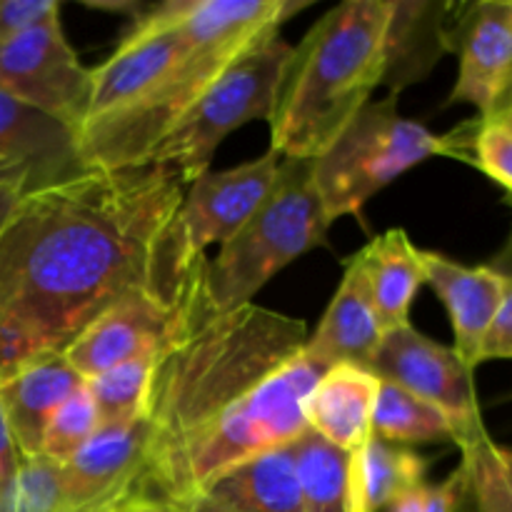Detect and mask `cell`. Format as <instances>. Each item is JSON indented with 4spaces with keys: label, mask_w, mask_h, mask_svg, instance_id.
<instances>
[{
    "label": "cell",
    "mask_w": 512,
    "mask_h": 512,
    "mask_svg": "<svg viewBox=\"0 0 512 512\" xmlns=\"http://www.w3.org/2000/svg\"><path fill=\"white\" fill-rule=\"evenodd\" d=\"M280 155L268 150L228 170H205L185 188L178 225L180 243L190 258H203L210 245H225L255 213L273 190Z\"/></svg>",
    "instance_id": "obj_12"
},
{
    "label": "cell",
    "mask_w": 512,
    "mask_h": 512,
    "mask_svg": "<svg viewBox=\"0 0 512 512\" xmlns=\"http://www.w3.org/2000/svg\"><path fill=\"white\" fill-rule=\"evenodd\" d=\"M303 320L250 303L205 308L160 355L138 495L188 508L235 465L293 443L330 365L305 353Z\"/></svg>",
    "instance_id": "obj_2"
},
{
    "label": "cell",
    "mask_w": 512,
    "mask_h": 512,
    "mask_svg": "<svg viewBox=\"0 0 512 512\" xmlns=\"http://www.w3.org/2000/svg\"><path fill=\"white\" fill-rule=\"evenodd\" d=\"M303 512H348L350 453L335 448L313 430L290 443Z\"/></svg>",
    "instance_id": "obj_24"
},
{
    "label": "cell",
    "mask_w": 512,
    "mask_h": 512,
    "mask_svg": "<svg viewBox=\"0 0 512 512\" xmlns=\"http://www.w3.org/2000/svg\"><path fill=\"white\" fill-rule=\"evenodd\" d=\"M83 170L68 125L0 90V183H18L30 195Z\"/></svg>",
    "instance_id": "obj_14"
},
{
    "label": "cell",
    "mask_w": 512,
    "mask_h": 512,
    "mask_svg": "<svg viewBox=\"0 0 512 512\" xmlns=\"http://www.w3.org/2000/svg\"><path fill=\"white\" fill-rule=\"evenodd\" d=\"M208 258L185 273L123 295L75 335L65 360L85 380L135 358L163 355L208 305Z\"/></svg>",
    "instance_id": "obj_8"
},
{
    "label": "cell",
    "mask_w": 512,
    "mask_h": 512,
    "mask_svg": "<svg viewBox=\"0 0 512 512\" xmlns=\"http://www.w3.org/2000/svg\"><path fill=\"white\" fill-rule=\"evenodd\" d=\"M290 0H188L180 18L183 55L130 113L78 140L85 170L140 168L160 140L243 50L298 13Z\"/></svg>",
    "instance_id": "obj_4"
},
{
    "label": "cell",
    "mask_w": 512,
    "mask_h": 512,
    "mask_svg": "<svg viewBox=\"0 0 512 512\" xmlns=\"http://www.w3.org/2000/svg\"><path fill=\"white\" fill-rule=\"evenodd\" d=\"M148 440V418L98 428L73 458L60 463L65 510L110 512L138 495Z\"/></svg>",
    "instance_id": "obj_13"
},
{
    "label": "cell",
    "mask_w": 512,
    "mask_h": 512,
    "mask_svg": "<svg viewBox=\"0 0 512 512\" xmlns=\"http://www.w3.org/2000/svg\"><path fill=\"white\" fill-rule=\"evenodd\" d=\"M512 358V275H505V293L500 303L498 315L488 330V338L483 343V363L485 360H510Z\"/></svg>",
    "instance_id": "obj_32"
},
{
    "label": "cell",
    "mask_w": 512,
    "mask_h": 512,
    "mask_svg": "<svg viewBox=\"0 0 512 512\" xmlns=\"http://www.w3.org/2000/svg\"><path fill=\"white\" fill-rule=\"evenodd\" d=\"M170 165L83 170L25 195L0 233V385L63 353L123 295L185 273Z\"/></svg>",
    "instance_id": "obj_1"
},
{
    "label": "cell",
    "mask_w": 512,
    "mask_h": 512,
    "mask_svg": "<svg viewBox=\"0 0 512 512\" xmlns=\"http://www.w3.org/2000/svg\"><path fill=\"white\" fill-rule=\"evenodd\" d=\"M458 448L475 512H512V450L500 448L485 428L460 440Z\"/></svg>",
    "instance_id": "obj_27"
},
{
    "label": "cell",
    "mask_w": 512,
    "mask_h": 512,
    "mask_svg": "<svg viewBox=\"0 0 512 512\" xmlns=\"http://www.w3.org/2000/svg\"><path fill=\"white\" fill-rule=\"evenodd\" d=\"M380 380L400 385L425 403L443 410L455 425V445L483 430L473 370L463 365L453 348L435 343L413 325L390 330L370 365Z\"/></svg>",
    "instance_id": "obj_11"
},
{
    "label": "cell",
    "mask_w": 512,
    "mask_h": 512,
    "mask_svg": "<svg viewBox=\"0 0 512 512\" xmlns=\"http://www.w3.org/2000/svg\"><path fill=\"white\" fill-rule=\"evenodd\" d=\"M425 283L438 293L453 323V350L468 370L483 363V343L505 293V273L495 268H465L440 253L420 250Z\"/></svg>",
    "instance_id": "obj_17"
},
{
    "label": "cell",
    "mask_w": 512,
    "mask_h": 512,
    "mask_svg": "<svg viewBox=\"0 0 512 512\" xmlns=\"http://www.w3.org/2000/svg\"><path fill=\"white\" fill-rule=\"evenodd\" d=\"M433 155H450L448 135L400 115L398 98L370 100L320 158L313 180L330 223L360 215L365 203Z\"/></svg>",
    "instance_id": "obj_6"
},
{
    "label": "cell",
    "mask_w": 512,
    "mask_h": 512,
    "mask_svg": "<svg viewBox=\"0 0 512 512\" xmlns=\"http://www.w3.org/2000/svg\"><path fill=\"white\" fill-rule=\"evenodd\" d=\"M0 90L68 125L78 138L90 95V70L70 48L60 13L0 43Z\"/></svg>",
    "instance_id": "obj_10"
},
{
    "label": "cell",
    "mask_w": 512,
    "mask_h": 512,
    "mask_svg": "<svg viewBox=\"0 0 512 512\" xmlns=\"http://www.w3.org/2000/svg\"><path fill=\"white\" fill-rule=\"evenodd\" d=\"M465 10L468 5L448 0H390L383 85L393 98L428 78L440 58L458 48Z\"/></svg>",
    "instance_id": "obj_15"
},
{
    "label": "cell",
    "mask_w": 512,
    "mask_h": 512,
    "mask_svg": "<svg viewBox=\"0 0 512 512\" xmlns=\"http://www.w3.org/2000/svg\"><path fill=\"white\" fill-rule=\"evenodd\" d=\"M385 330L370 293L363 255L355 253L345 263L343 278L320 318L318 328L305 343V353L325 365H358L370 370Z\"/></svg>",
    "instance_id": "obj_18"
},
{
    "label": "cell",
    "mask_w": 512,
    "mask_h": 512,
    "mask_svg": "<svg viewBox=\"0 0 512 512\" xmlns=\"http://www.w3.org/2000/svg\"><path fill=\"white\" fill-rule=\"evenodd\" d=\"M512 113V73L508 78V83H505L503 93H500V98L495 100L493 110H490L488 118H478V120H503L508 118V115Z\"/></svg>",
    "instance_id": "obj_36"
},
{
    "label": "cell",
    "mask_w": 512,
    "mask_h": 512,
    "mask_svg": "<svg viewBox=\"0 0 512 512\" xmlns=\"http://www.w3.org/2000/svg\"><path fill=\"white\" fill-rule=\"evenodd\" d=\"M373 435L395 445L440 443L453 440L455 425L435 405L425 403L418 395L408 393L400 385L380 380L378 400L373 410Z\"/></svg>",
    "instance_id": "obj_25"
},
{
    "label": "cell",
    "mask_w": 512,
    "mask_h": 512,
    "mask_svg": "<svg viewBox=\"0 0 512 512\" xmlns=\"http://www.w3.org/2000/svg\"><path fill=\"white\" fill-rule=\"evenodd\" d=\"M295 45L270 30L238 55L160 140L148 165H170L185 185L208 170L215 148L250 120H270Z\"/></svg>",
    "instance_id": "obj_7"
},
{
    "label": "cell",
    "mask_w": 512,
    "mask_h": 512,
    "mask_svg": "<svg viewBox=\"0 0 512 512\" xmlns=\"http://www.w3.org/2000/svg\"><path fill=\"white\" fill-rule=\"evenodd\" d=\"M485 123H493V120H485ZM503 123H510L512 125V113L508 115V118H503Z\"/></svg>",
    "instance_id": "obj_37"
},
{
    "label": "cell",
    "mask_w": 512,
    "mask_h": 512,
    "mask_svg": "<svg viewBox=\"0 0 512 512\" xmlns=\"http://www.w3.org/2000/svg\"><path fill=\"white\" fill-rule=\"evenodd\" d=\"M330 220L313 180V160L283 158L278 180L258 213L233 235L205 268L213 313L243 308L275 273L325 245Z\"/></svg>",
    "instance_id": "obj_5"
},
{
    "label": "cell",
    "mask_w": 512,
    "mask_h": 512,
    "mask_svg": "<svg viewBox=\"0 0 512 512\" xmlns=\"http://www.w3.org/2000/svg\"><path fill=\"white\" fill-rule=\"evenodd\" d=\"M98 428V408H95V400L90 395L88 385H83L50 418L43 435L40 455H45L48 460H55V463H65V460L73 458L98 433Z\"/></svg>",
    "instance_id": "obj_30"
},
{
    "label": "cell",
    "mask_w": 512,
    "mask_h": 512,
    "mask_svg": "<svg viewBox=\"0 0 512 512\" xmlns=\"http://www.w3.org/2000/svg\"><path fill=\"white\" fill-rule=\"evenodd\" d=\"M188 0L160 3L133 20L118 48L90 70V95L78 140L143 103L183 55L180 18Z\"/></svg>",
    "instance_id": "obj_9"
},
{
    "label": "cell",
    "mask_w": 512,
    "mask_h": 512,
    "mask_svg": "<svg viewBox=\"0 0 512 512\" xmlns=\"http://www.w3.org/2000/svg\"><path fill=\"white\" fill-rule=\"evenodd\" d=\"M83 385L85 378L65 360L63 353L33 360L8 383L0 385V403L23 458L40 455L50 418Z\"/></svg>",
    "instance_id": "obj_21"
},
{
    "label": "cell",
    "mask_w": 512,
    "mask_h": 512,
    "mask_svg": "<svg viewBox=\"0 0 512 512\" xmlns=\"http://www.w3.org/2000/svg\"><path fill=\"white\" fill-rule=\"evenodd\" d=\"M20 463H23V455H20L13 430H10L8 415H5L3 403H0V485L18 470Z\"/></svg>",
    "instance_id": "obj_33"
},
{
    "label": "cell",
    "mask_w": 512,
    "mask_h": 512,
    "mask_svg": "<svg viewBox=\"0 0 512 512\" xmlns=\"http://www.w3.org/2000/svg\"><path fill=\"white\" fill-rule=\"evenodd\" d=\"M25 188L18 183H0V233H3V228L8 225L10 215L18 210V205L23 203L25 198Z\"/></svg>",
    "instance_id": "obj_35"
},
{
    "label": "cell",
    "mask_w": 512,
    "mask_h": 512,
    "mask_svg": "<svg viewBox=\"0 0 512 512\" xmlns=\"http://www.w3.org/2000/svg\"><path fill=\"white\" fill-rule=\"evenodd\" d=\"M160 355L135 358L85 380L98 408L100 428L120 425L135 418H148L155 368Z\"/></svg>",
    "instance_id": "obj_26"
},
{
    "label": "cell",
    "mask_w": 512,
    "mask_h": 512,
    "mask_svg": "<svg viewBox=\"0 0 512 512\" xmlns=\"http://www.w3.org/2000/svg\"><path fill=\"white\" fill-rule=\"evenodd\" d=\"M110 512H190L180 505L168 503V500H158V498H148V495H133L125 503H120L118 508H113Z\"/></svg>",
    "instance_id": "obj_34"
},
{
    "label": "cell",
    "mask_w": 512,
    "mask_h": 512,
    "mask_svg": "<svg viewBox=\"0 0 512 512\" xmlns=\"http://www.w3.org/2000/svg\"><path fill=\"white\" fill-rule=\"evenodd\" d=\"M428 463L403 445L370 435L368 443L350 453L348 512H380L395 498L425 483Z\"/></svg>",
    "instance_id": "obj_23"
},
{
    "label": "cell",
    "mask_w": 512,
    "mask_h": 512,
    "mask_svg": "<svg viewBox=\"0 0 512 512\" xmlns=\"http://www.w3.org/2000/svg\"><path fill=\"white\" fill-rule=\"evenodd\" d=\"M380 378L358 365H330L305 398V423L345 453H355L373 435Z\"/></svg>",
    "instance_id": "obj_19"
},
{
    "label": "cell",
    "mask_w": 512,
    "mask_h": 512,
    "mask_svg": "<svg viewBox=\"0 0 512 512\" xmlns=\"http://www.w3.org/2000/svg\"><path fill=\"white\" fill-rule=\"evenodd\" d=\"M368 270L370 293L385 333L410 325V308L425 285L420 250L400 228L388 230L360 250Z\"/></svg>",
    "instance_id": "obj_22"
},
{
    "label": "cell",
    "mask_w": 512,
    "mask_h": 512,
    "mask_svg": "<svg viewBox=\"0 0 512 512\" xmlns=\"http://www.w3.org/2000/svg\"><path fill=\"white\" fill-rule=\"evenodd\" d=\"M450 155L483 170L490 180L503 185L512 198V125L503 120H473L448 133Z\"/></svg>",
    "instance_id": "obj_28"
},
{
    "label": "cell",
    "mask_w": 512,
    "mask_h": 512,
    "mask_svg": "<svg viewBox=\"0 0 512 512\" xmlns=\"http://www.w3.org/2000/svg\"><path fill=\"white\" fill-rule=\"evenodd\" d=\"M390 0H345L295 45L275 110L270 150L315 160L383 85Z\"/></svg>",
    "instance_id": "obj_3"
},
{
    "label": "cell",
    "mask_w": 512,
    "mask_h": 512,
    "mask_svg": "<svg viewBox=\"0 0 512 512\" xmlns=\"http://www.w3.org/2000/svg\"><path fill=\"white\" fill-rule=\"evenodd\" d=\"M0 512H68L60 463L45 455L23 458L18 470L0 485Z\"/></svg>",
    "instance_id": "obj_29"
},
{
    "label": "cell",
    "mask_w": 512,
    "mask_h": 512,
    "mask_svg": "<svg viewBox=\"0 0 512 512\" xmlns=\"http://www.w3.org/2000/svg\"><path fill=\"white\" fill-rule=\"evenodd\" d=\"M190 512H303L293 450H268L235 465L210 483Z\"/></svg>",
    "instance_id": "obj_20"
},
{
    "label": "cell",
    "mask_w": 512,
    "mask_h": 512,
    "mask_svg": "<svg viewBox=\"0 0 512 512\" xmlns=\"http://www.w3.org/2000/svg\"><path fill=\"white\" fill-rule=\"evenodd\" d=\"M510 200H512V198H510Z\"/></svg>",
    "instance_id": "obj_38"
},
{
    "label": "cell",
    "mask_w": 512,
    "mask_h": 512,
    "mask_svg": "<svg viewBox=\"0 0 512 512\" xmlns=\"http://www.w3.org/2000/svg\"><path fill=\"white\" fill-rule=\"evenodd\" d=\"M468 500V483L463 468L450 473L438 485H418L385 508V512H460Z\"/></svg>",
    "instance_id": "obj_31"
},
{
    "label": "cell",
    "mask_w": 512,
    "mask_h": 512,
    "mask_svg": "<svg viewBox=\"0 0 512 512\" xmlns=\"http://www.w3.org/2000/svg\"><path fill=\"white\" fill-rule=\"evenodd\" d=\"M455 50L460 70L450 103H468L488 118L512 73V0L468 5Z\"/></svg>",
    "instance_id": "obj_16"
}]
</instances>
